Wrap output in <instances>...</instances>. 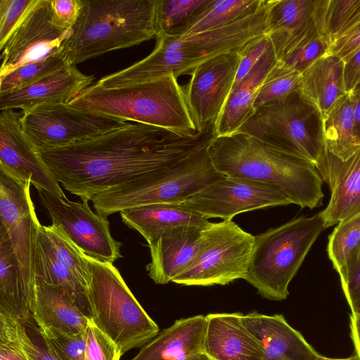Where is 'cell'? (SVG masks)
<instances>
[{
    "label": "cell",
    "instance_id": "6da1fadb",
    "mask_svg": "<svg viewBox=\"0 0 360 360\" xmlns=\"http://www.w3.org/2000/svg\"><path fill=\"white\" fill-rule=\"evenodd\" d=\"M214 130L184 134L143 123L70 146L39 149L55 179L81 200L162 172L207 146Z\"/></svg>",
    "mask_w": 360,
    "mask_h": 360
},
{
    "label": "cell",
    "instance_id": "7a4b0ae2",
    "mask_svg": "<svg viewBox=\"0 0 360 360\" xmlns=\"http://www.w3.org/2000/svg\"><path fill=\"white\" fill-rule=\"evenodd\" d=\"M266 0L255 13L223 27L188 36L157 34L156 46L145 58L101 78L96 83L115 88L154 80L172 74H191L219 54L238 51L266 31Z\"/></svg>",
    "mask_w": 360,
    "mask_h": 360
},
{
    "label": "cell",
    "instance_id": "3957f363",
    "mask_svg": "<svg viewBox=\"0 0 360 360\" xmlns=\"http://www.w3.org/2000/svg\"><path fill=\"white\" fill-rule=\"evenodd\" d=\"M207 153L215 169L224 176L275 186L301 207L312 209L322 204L323 181L314 165L250 135L238 131L214 136Z\"/></svg>",
    "mask_w": 360,
    "mask_h": 360
},
{
    "label": "cell",
    "instance_id": "277c9868",
    "mask_svg": "<svg viewBox=\"0 0 360 360\" xmlns=\"http://www.w3.org/2000/svg\"><path fill=\"white\" fill-rule=\"evenodd\" d=\"M68 104L177 133H197L183 86L172 74L115 88H104L95 83L77 94Z\"/></svg>",
    "mask_w": 360,
    "mask_h": 360
},
{
    "label": "cell",
    "instance_id": "5b68a950",
    "mask_svg": "<svg viewBox=\"0 0 360 360\" xmlns=\"http://www.w3.org/2000/svg\"><path fill=\"white\" fill-rule=\"evenodd\" d=\"M63 54L70 65L156 37V0H83Z\"/></svg>",
    "mask_w": 360,
    "mask_h": 360
},
{
    "label": "cell",
    "instance_id": "8992f818",
    "mask_svg": "<svg viewBox=\"0 0 360 360\" xmlns=\"http://www.w3.org/2000/svg\"><path fill=\"white\" fill-rule=\"evenodd\" d=\"M326 229L319 212L300 217L255 236L244 278L262 297L280 301L289 295L288 285L311 247Z\"/></svg>",
    "mask_w": 360,
    "mask_h": 360
},
{
    "label": "cell",
    "instance_id": "52a82bcc",
    "mask_svg": "<svg viewBox=\"0 0 360 360\" xmlns=\"http://www.w3.org/2000/svg\"><path fill=\"white\" fill-rule=\"evenodd\" d=\"M86 257L90 273L87 295L91 323L115 343L121 355L143 347L158 334V326L113 264Z\"/></svg>",
    "mask_w": 360,
    "mask_h": 360
},
{
    "label": "cell",
    "instance_id": "ba28073f",
    "mask_svg": "<svg viewBox=\"0 0 360 360\" xmlns=\"http://www.w3.org/2000/svg\"><path fill=\"white\" fill-rule=\"evenodd\" d=\"M208 146V145H207ZM207 146L172 167L93 196L96 212L103 217L122 210L160 203H182L208 185L224 177L214 167Z\"/></svg>",
    "mask_w": 360,
    "mask_h": 360
},
{
    "label": "cell",
    "instance_id": "9c48e42d",
    "mask_svg": "<svg viewBox=\"0 0 360 360\" xmlns=\"http://www.w3.org/2000/svg\"><path fill=\"white\" fill-rule=\"evenodd\" d=\"M238 131L315 166L326 149L321 115L299 91L255 109Z\"/></svg>",
    "mask_w": 360,
    "mask_h": 360
},
{
    "label": "cell",
    "instance_id": "30bf717a",
    "mask_svg": "<svg viewBox=\"0 0 360 360\" xmlns=\"http://www.w3.org/2000/svg\"><path fill=\"white\" fill-rule=\"evenodd\" d=\"M254 243L255 236L232 220L211 223L203 231L197 255L172 282L183 285L210 286L244 279Z\"/></svg>",
    "mask_w": 360,
    "mask_h": 360
},
{
    "label": "cell",
    "instance_id": "8fae6325",
    "mask_svg": "<svg viewBox=\"0 0 360 360\" xmlns=\"http://www.w3.org/2000/svg\"><path fill=\"white\" fill-rule=\"evenodd\" d=\"M34 274L35 282L63 289L89 317V267L86 255L56 224L37 229Z\"/></svg>",
    "mask_w": 360,
    "mask_h": 360
},
{
    "label": "cell",
    "instance_id": "7c38bea8",
    "mask_svg": "<svg viewBox=\"0 0 360 360\" xmlns=\"http://www.w3.org/2000/svg\"><path fill=\"white\" fill-rule=\"evenodd\" d=\"M20 120L39 150L70 146L131 123L68 103L46 104L21 111Z\"/></svg>",
    "mask_w": 360,
    "mask_h": 360
},
{
    "label": "cell",
    "instance_id": "4fadbf2b",
    "mask_svg": "<svg viewBox=\"0 0 360 360\" xmlns=\"http://www.w3.org/2000/svg\"><path fill=\"white\" fill-rule=\"evenodd\" d=\"M72 32L57 20L51 0H34L1 49L0 77L61 53Z\"/></svg>",
    "mask_w": 360,
    "mask_h": 360
},
{
    "label": "cell",
    "instance_id": "5bb4252c",
    "mask_svg": "<svg viewBox=\"0 0 360 360\" xmlns=\"http://www.w3.org/2000/svg\"><path fill=\"white\" fill-rule=\"evenodd\" d=\"M37 191L52 223L86 256L110 264L122 257V243L112 236L107 217L94 212L89 200L72 202L44 189Z\"/></svg>",
    "mask_w": 360,
    "mask_h": 360
},
{
    "label": "cell",
    "instance_id": "9a60e30c",
    "mask_svg": "<svg viewBox=\"0 0 360 360\" xmlns=\"http://www.w3.org/2000/svg\"><path fill=\"white\" fill-rule=\"evenodd\" d=\"M181 204L207 219L231 220L242 212L292 202L275 186L248 179L224 176Z\"/></svg>",
    "mask_w": 360,
    "mask_h": 360
},
{
    "label": "cell",
    "instance_id": "2e32d148",
    "mask_svg": "<svg viewBox=\"0 0 360 360\" xmlns=\"http://www.w3.org/2000/svg\"><path fill=\"white\" fill-rule=\"evenodd\" d=\"M240 60L238 51L214 56L198 65L183 86L197 132L214 130L232 90Z\"/></svg>",
    "mask_w": 360,
    "mask_h": 360
},
{
    "label": "cell",
    "instance_id": "e0dca14e",
    "mask_svg": "<svg viewBox=\"0 0 360 360\" xmlns=\"http://www.w3.org/2000/svg\"><path fill=\"white\" fill-rule=\"evenodd\" d=\"M30 185L0 172V231L10 240L24 282L33 296L34 243L40 223L30 196Z\"/></svg>",
    "mask_w": 360,
    "mask_h": 360
},
{
    "label": "cell",
    "instance_id": "ac0fdd59",
    "mask_svg": "<svg viewBox=\"0 0 360 360\" xmlns=\"http://www.w3.org/2000/svg\"><path fill=\"white\" fill-rule=\"evenodd\" d=\"M21 112L1 110L0 114V172L22 182H30L65 198L58 181L43 160L39 150L25 132Z\"/></svg>",
    "mask_w": 360,
    "mask_h": 360
},
{
    "label": "cell",
    "instance_id": "d6986e66",
    "mask_svg": "<svg viewBox=\"0 0 360 360\" xmlns=\"http://www.w3.org/2000/svg\"><path fill=\"white\" fill-rule=\"evenodd\" d=\"M327 2L266 0L265 34L269 37L278 60L297 47L325 36L323 17Z\"/></svg>",
    "mask_w": 360,
    "mask_h": 360
},
{
    "label": "cell",
    "instance_id": "ffe728a7",
    "mask_svg": "<svg viewBox=\"0 0 360 360\" xmlns=\"http://www.w3.org/2000/svg\"><path fill=\"white\" fill-rule=\"evenodd\" d=\"M315 167L330 191L320 212L326 229L360 214V150L342 160L325 149Z\"/></svg>",
    "mask_w": 360,
    "mask_h": 360
},
{
    "label": "cell",
    "instance_id": "44dd1931",
    "mask_svg": "<svg viewBox=\"0 0 360 360\" xmlns=\"http://www.w3.org/2000/svg\"><path fill=\"white\" fill-rule=\"evenodd\" d=\"M94 75L80 72L76 65H67L60 70L25 86L0 94V110H29L51 103H68L91 86Z\"/></svg>",
    "mask_w": 360,
    "mask_h": 360
},
{
    "label": "cell",
    "instance_id": "7402d4cb",
    "mask_svg": "<svg viewBox=\"0 0 360 360\" xmlns=\"http://www.w3.org/2000/svg\"><path fill=\"white\" fill-rule=\"evenodd\" d=\"M206 227L181 226L149 241L151 261L146 270L150 278L157 284L172 282L197 255Z\"/></svg>",
    "mask_w": 360,
    "mask_h": 360
},
{
    "label": "cell",
    "instance_id": "603a6c76",
    "mask_svg": "<svg viewBox=\"0 0 360 360\" xmlns=\"http://www.w3.org/2000/svg\"><path fill=\"white\" fill-rule=\"evenodd\" d=\"M242 323L261 345L264 360H316L320 355L281 314L242 315Z\"/></svg>",
    "mask_w": 360,
    "mask_h": 360
},
{
    "label": "cell",
    "instance_id": "cb8c5ba5",
    "mask_svg": "<svg viewBox=\"0 0 360 360\" xmlns=\"http://www.w3.org/2000/svg\"><path fill=\"white\" fill-rule=\"evenodd\" d=\"M243 314L206 315L204 352L212 360H264L263 349L242 323Z\"/></svg>",
    "mask_w": 360,
    "mask_h": 360
},
{
    "label": "cell",
    "instance_id": "d4e9b609",
    "mask_svg": "<svg viewBox=\"0 0 360 360\" xmlns=\"http://www.w3.org/2000/svg\"><path fill=\"white\" fill-rule=\"evenodd\" d=\"M206 325L202 315L176 320L141 347L131 360H179L204 352Z\"/></svg>",
    "mask_w": 360,
    "mask_h": 360
},
{
    "label": "cell",
    "instance_id": "484cf974",
    "mask_svg": "<svg viewBox=\"0 0 360 360\" xmlns=\"http://www.w3.org/2000/svg\"><path fill=\"white\" fill-rule=\"evenodd\" d=\"M273 46L257 65L234 85L214 128V136L235 133L254 114V104L266 75L278 61Z\"/></svg>",
    "mask_w": 360,
    "mask_h": 360
},
{
    "label": "cell",
    "instance_id": "4316f807",
    "mask_svg": "<svg viewBox=\"0 0 360 360\" xmlns=\"http://www.w3.org/2000/svg\"><path fill=\"white\" fill-rule=\"evenodd\" d=\"M31 314L40 329L51 328L73 335L85 331L91 323L63 289L41 282H35Z\"/></svg>",
    "mask_w": 360,
    "mask_h": 360
},
{
    "label": "cell",
    "instance_id": "83f0119b",
    "mask_svg": "<svg viewBox=\"0 0 360 360\" xmlns=\"http://www.w3.org/2000/svg\"><path fill=\"white\" fill-rule=\"evenodd\" d=\"M345 62L327 53L302 74L299 92L324 119L337 101L347 92L344 79Z\"/></svg>",
    "mask_w": 360,
    "mask_h": 360
},
{
    "label": "cell",
    "instance_id": "f1b7e54d",
    "mask_svg": "<svg viewBox=\"0 0 360 360\" xmlns=\"http://www.w3.org/2000/svg\"><path fill=\"white\" fill-rule=\"evenodd\" d=\"M123 222L138 231L148 243L160 234L181 226L206 227L208 219L181 203H160L120 212Z\"/></svg>",
    "mask_w": 360,
    "mask_h": 360
},
{
    "label": "cell",
    "instance_id": "f546056e",
    "mask_svg": "<svg viewBox=\"0 0 360 360\" xmlns=\"http://www.w3.org/2000/svg\"><path fill=\"white\" fill-rule=\"evenodd\" d=\"M32 297L11 243L0 231V314L15 320H27L32 317Z\"/></svg>",
    "mask_w": 360,
    "mask_h": 360
},
{
    "label": "cell",
    "instance_id": "4dcf8cb0",
    "mask_svg": "<svg viewBox=\"0 0 360 360\" xmlns=\"http://www.w3.org/2000/svg\"><path fill=\"white\" fill-rule=\"evenodd\" d=\"M354 124L355 98L352 92H349L337 101L322 120L325 148L342 160L360 150L355 136Z\"/></svg>",
    "mask_w": 360,
    "mask_h": 360
},
{
    "label": "cell",
    "instance_id": "1f68e13d",
    "mask_svg": "<svg viewBox=\"0 0 360 360\" xmlns=\"http://www.w3.org/2000/svg\"><path fill=\"white\" fill-rule=\"evenodd\" d=\"M264 0H211L176 36H188L219 28L255 13Z\"/></svg>",
    "mask_w": 360,
    "mask_h": 360
},
{
    "label": "cell",
    "instance_id": "d6a6232c",
    "mask_svg": "<svg viewBox=\"0 0 360 360\" xmlns=\"http://www.w3.org/2000/svg\"><path fill=\"white\" fill-rule=\"evenodd\" d=\"M211 0H156L157 34L176 35ZM157 35V34H156Z\"/></svg>",
    "mask_w": 360,
    "mask_h": 360
},
{
    "label": "cell",
    "instance_id": "836d02e7",
    "mask_svg": "<svg viewBox=\"0 0 360 360\" xmlns=\"http://www.w3.org/2000/svg\"><path fill=\"white\" fill-rule=\"evenodd\" d=\"M301 73L278 60L266 75L256 98L257 109L299 91Z\"/></svg>",
    "mask_w": 360,
    "mask_h": 360
},
{
    "label": "cell",
    "instance_id": "e575fe53",
    "mask_svg": "<svg viewBox=\"0 0 360 360\" xmlns=\"http://www.w3.org/2000/svg\"><path fill=\"white\" fill-rule=\"evenodd\" d=\"M67 65L70 64L61 53L45 60L20 67L9 74L0 77V94L29 85L60 70Z\"/></svg>",
    "mask_w": 360,
    "mask_h": 360
},
{
    "label": "cell",
    "instance_id": "d590c367",
    "mask_svg": "<svg viewBox=\"0 0 360 360\" xmlns=\"http://www.w3.org/2000/svg\"><path fill=\"white\" fill-rule=\"evenodd\" d=\"M360 243V214L338 224L328 237V254L338 273Z\"/></svg>",
    "mask_w": 360,
    "mask_h": 360
},
{
    "label": "cell",
    "instance_id": "8d00e7d4",
    "mask_svg": "<svg viewBox=\"0 0 360 360\" xmlns=\"http://www.w3.org/2000/svg\"><path fill=\"white\" fill-rule=\"evenodd\" d=\"M20 343L29 360H59L32 317L17 320Z\"/></svg>",
    "mask_w": 360,
    "mask_h": 360
},
{
    "label": "cell",
    "instance_id": "74e56055",
    "mask_svg": "<svg viewBox=\"0 0 360 360\" xmlns=\"http://www.w3.org/2000/svg\"><path fill=\"white\" fill-rule=\"evenodd\" d=\"M40 330L59 360H85L86 330L75 335L51 328Z\"/></svg>",
    "mask_w": 360,
    "mask_h": 360
},
{
    "label": "cell",
    "instance_id": "f35d334b",
    "mask_svg": "<svg viewBox=\"0 0 360 360\" xmlns=\"http://www.w3.org/2000/svg\"><path fill=\"white\" fill-rule=\"evenodd\" d=\"M338 274L352 314L360 316V243L350 252Z\"/></svg>",
    "mask_w": 360,
    "mask_h": 360
},
{
    "label": "cell",
    "instance_id": "ab89813d",
    "mask_svg": "<svg viewBox=\"0 0 360 360\" xmlns=\"http://www.w3.org/2000/svg\"><path fill=\"white\" fill-rule=\"evenodd\" d=\"M360 4V0H328L323 17L325 36L331 44Z\"/></svg>",
    "mask_w": 360,
    "mask_h": 360
},
{
    "label": "cell",
    "instance_id": "60d3db41",
    "mask_svg": "<svg viewBox=\"0 0 360 360\" xmlns=\"http://www.w3.org/2000/svg\"><path fill=\"white\" fill-rule=\"evenodd\" d=\"M330 45L328 39L322 35L297 47L280 60L302 74L316 60L328 53Z\"/></svg>",
    "mask_w": 360,
    "mask_h": 360
},
{
    "label": "cell",
    "instance_id": "b9f144b4",
    "mask_svg": "<svg viewBox=\"0 0 360 360\" xmlns=\"http://www.w3.org/2000/svg\"><path fill=\"white\" fill-rule=\"evenodd\" d=\"M115 343L92 323L86 329L85 360H120Z\"/></svg>",
    "mask_w": 360,
    "mask_h": 360
},
{
    "label": "cell",
    "instance_id": "7bdbcfd3",
    "mask_svg": "<svg viewBox=\"0 0 360 360\" xmlns=\"http://www.w3.org/2000/svg\"><path fill=\"white\" fill-rule=\"evenodd\" d=\"M0 360H29L17 331V320L0 314Z\"/></svg>",
    "mask_w": 360,
    "mask_h": 360
},
{
    "label": "cell",
    "instance_id": "ee69618b",
    "mask_svg": "<svg viewBox=\"0 0 360 360\" xmlns=\"http://www.w3.org/2000/svg\"><path fill=\"white\" fill-rule=\"evenodd\" d=\"M34 0L0 1V49Z\"/></svg>",
    "mask_w": 360,
    "mask_h": 360
},
{
    "label": "cell",
    "instance_id": "f6af8a7d",
    "mask_svg": "<svg viewBox=\"0 0 360 360\" xmlns=\"http://www.w3.org/2000/svg\"><path fill=\"white\" fill-rule=\"evenodd\" d=\"M271 45L269 37L264 33L255 38L239 50L240 60L233 86L251 71Z\"/></svg>",
    "mask_w": 360,
    "mask_h": 360
},
{
    "label": "cell",
    "instance_id": "bcb514c9",
    "mask_svg": "<svg viewBox=\"0 0 360 360\" xmlns=\"http://www.w3.org/2000/svg\"><path fill=\"white\" fill-rule=\"evenodd\" d=\"M51 3L57 20L66 28L75 25L84 6L83 0H51Z\"/></svg>",
    "mask_w": 360,
    "mask_h": 360
},
{
    "label": "cell",
    "instance_id": "7dc6e473",
    "mask_svg": "<svg viewBox=\"0 0 360 360\" xmlns=\"http://www.w3.org/2000/svg\"><path fill=\"white\" fill-rule=\"evenodd\" d=\"M360 50V28L351 31L335 39L328 53L333 54L346 62Z\"/></svg>",
    "mask_w": 360,
    "mask_h": 360
},
{
    "label": "cell",
    "instance_id": "c3c4849f",
    "mask_svg": "<svg viewBox=\"0 0 360 360\" xmlns=\"http://www.w3.org/2000/svg\"><path fill=\"white\" fill-rule=\"evenodd\" d=\"M344 79L347 93L352 92L360 83V50L345 62Z\"/></svg>",
    "mask_w": 360,
    "mask_h": 360
},
{
    "label": "cell",
    "instance_id": "681fc988",
    "mask_svg": "<svg viewBox=\"0 0 360 360\" xmlns=\"http://www.w3.org/2000/svg\"><path fill=\"white\" fill-rule=\"evenodd\" d=\"M350 330L356 355L360 359V316L352 314L350 316Z\"/></svg>",
    "mask_w": 360,
    "mask_h": 360
},
{
    "label": "cell",
    "instance_id": "f907efd6",
    "mask_svg": "<svg viewBox=\"0 0 360 360\" xmlns=\"http://www.w3.org/2000/svg\"><path fill=\"white\" fill-rule=\"evenodd\" d=\"M355 98L354 132L356 141L360 146V91H352Z\"/></svg>",
    "mask_w": 360,
    "mask_h": 360
},
{
    "label": "cell",
    "instance_id": "816d5d0a",
    "mask_svg": "<svg viewBox=\"0 0 360 360\" xmlns=\"http://www.w3.org/2000/svg\"><path fill=\"white\" fill-rule=\"evenodd\" d=\"M359 22H360V4L357 7V8L355 10L353 15L351 16V18L349 19V20L346 22L345 26L342 27V29L338 34V37H336V39L340 37V36L346 34L349 31H350Z\"/></svg>",
    "mask_w": 360,
    "mask_h": 360
},
{
    "label": "cell",
    "instance_id": "f5cc1de1",
    "mask_svg": "<svg viewBox=\"0 0 360 360\" xmlns=\"http://www.w3.org/2000/svg\"><path fill=\"white\" fill-rule=\"evenodd\" d=\"M179 360H212L206 353H198Z\"/></svg>",
    "mask_w": 360,
    "mask_h": 360
},
{
    "label": "cell",
    "instance_id": "db71d44e",
    "mask_svg": "<svg viewBox=\"0 0 360 360\" xmlns=\"http://www.w3.org/2000/svg\"><path fill=\"white\" fill-rule=\"evenodd\" d=\"M316 360H360L359 358L356 355H354L349 358L345 359H334V358H328L324 357L323 356H319Z\"/></svg>",
    "mask_w": 360,
    "mask_h": 360
},
{
    "label": "cell",
    "instance_id": "11a10c76",
    "mask_svg": "<svg viewBox=\"0 0 360 360\" xmlns=\"http://www.w3.org/2000/svg\"><path fill=\"white\" fill-rule=\"evenodd\" d=\"M360 91V83L356 86L353 91Z\"/></svg>",
    "mask_w": 360,
    "mask_h": 360
}]
</instances>
